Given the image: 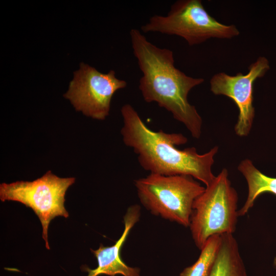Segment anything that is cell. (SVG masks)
I'll use <instances>...</instances> for the list:
<instances>
[{
	"instance_id": "6da1fadb",
	"label": "cell",
	"mask_w": 276,
	"mask_h": 276,
	"mask_svg": "<svg viewBox=\"0 0 276 276\" xmlns=\"http://www.w3.org/2000/svg\"><path fill=\"white\" fill-rule=\"evenodd\" d=\"M130 37L133 55L143 74L139 88L144 100L155 102L171 112L194 138L199 139L202 119L188 97L190 90L204 80L189 76L177 68L172 51L153 44L140 30L131 29Z\"/></svg>"
},
{
	"instance_id": "7a4b0ae2",
	"label": "cell",
	"mask_w": 276,
	"mask_h": 276,
	"mask_svg": "<svg viewBox=\"0 0 276 276\" xmlns=\"http://www.w3.org/2000/svg\"><path fill=\"white\" fill-rule=\"evenodd\" d=\"M121 112L123 142L137 155L139 163L144 170L165 176H191L203 183L205 187L214 180L216 176L212 167L218 151L217 146L202 154L198 153L194 147L179 149L176 146L188 141L182 134L152 131L130 104L123 105Z\"/></svg>"
},
{
	"instance_id": "3957f363",
	"label": "cell",
	"mask_w": 276,
	"mask_h": 276,
	"mask_svg": "<svg viewBox=\"0 0 276 276\" xmlns=\"http://www.w3.org/2000/svg\"><path fill=\"white\" fill-rule=\"evenodd\" d=\"M238 201L237 192L224 168L193 204L189 226L200 250L213 236L233 234L239 217Z\"/></svg>"
},
{
	"instance_id": "277c9868",
	"label": "cell",
	"mask_w": 276,
	"mask_h": 276,
	"mask_svg": "<svg viewBox=\"0 0 276 276\" xmlns=\"http://www.w3.org/2000/svg\"><path fill=\"white\" fill-rule=\"evenodd\" d=\"M138 197L152 214L189 226L193 204L205 190L191 176L150 173L135 180Z\"/></svg>"
},
{
	"instance_id": "5b68a950",
	"label": "cell",
	"mask_w": 276,
	"mask_h": 276,
	"mask_svg": "<svg viewBox=\"0 0 276 276\" xmlns=\"http://www.w3.org/2000/svg\"><path fill=\"white\" fill-rule=\"evenodd\" d=\"M141 30L180 36L191 46L211 38L231 39L240 34L236 26L223 24L211 16L200 0H178L166 15H153Z\"/></svg>"
},
{
	"instance_id": "8992f818",
	"label": "cell",
	"mask_w": 276,
	"mask_h": 276,
	"mask_svg": "<svg viewBox=\"0 0 276 276\" xmlns=\"http://www.w3.org/2000/svg\"><path fill=\"white\" fill-rule=\"evenodd\" d=\"M75 181L74 177L60 178L49 171L32 181L1 183L0 199L3 202H20L33 210L41 223L45 247L50 249L48 237L50 222L57 216L68 217L64 206L65 194Z\"/></svg>"
},
{
	"instance_id": "52a82bcc",
	"label": "cell",
	"mask_w": 276,
	"mask_h": 276,
	"mask_svg": "<svg viewBox=\"0 0 276 276\" xmlns=\"http://www.w3.org/2000/svg\"><path fill=\"white\" fill-rule=\"evenodd\" d=\"M127 85L125 80L116 77L113 70L104 74L81 63L79 70L74 73V78L64 97L71 101L76 110L86 116L103 120L109 115L114 93Z\"/></svg>"
},
{
	"instance_id": "ba28073f",
	"label": "cell",
	"mask_w": 276,
	"mask_h": 276,
	"mask_svg": "<svg viewBox=\"0 0 276 276\" xmlns=\"http://www.w3.org/2000/svg\"><path fill=\"white\" fill-rule=\"evenodd\" d=\"M270 68L268 60L260 56L248 67L246 74L238 73L231 76L221 72L214 75L210 80V89L216 95H224L235 103L239 115L235 131L239 136H247L250 132L255 117L253 106L254 84Z\"/></svg>"
},
{
	"instance_id": "9c48e42d",
	"label": "cell",
	"mask_w": 276,
	"mask_h": 276,
	"mask_svg": "<svg viewBox=\"0 0 276 276\" xmlns=\"http://www.w3.org/2000/svg\"><path fill=\"white\" fill-rule=\"evenodd\" d=\"M140 217V206L137 204L130 206L124 216L123 232L115 244L107 247L101 244L97 249H90L97 260L98 266L94 269L84 267V270L88 273L87 276H98L101 274L140 276L139 269L127 265L120 256L122 247L131 229L139 220Z\"/></svg>"
},
{
	"instance_id": "30bf717a",
	"label": "cell",
	"mask_w": 276,
	"mask_h": 276,
	"mask_svg": "<svg viewBox=\"0 0 276 276\" xmlns=\"http://www.w3.org/2000/svg\"><path fill=\"white\" fill-rule=\"evenodd\" d=\"M221 238L210 276H247L238 242L233 234H223Z\"/></svg>"
},
{
	"instance_id": "8fae6325",
	"label": "cell",
	"mask_w": 276,
	"mask_h": 276,
	"mask_svg": "<svg viewBox=\"0 0 276 276\" xmlns=\"http://www.w3.org/2000/svg\"><path fill=\"white\" fill-rule=\"evenodd\" d=\"M238 169L245 178L248 187L246 201L241 209L238 211L239 217L247 213L253 206L256 198L261 194L269 192L276 196V177L265 175L247 158L240 163Z\"/></svg>"
},
{
	"instance_id": "7c38bea8",
	"label": "cell",
	"mask_w": 276,
	"mask_h": 276,
	"mask_svg": "<svg viewBox=\"0 0 276 276\" xmlns=\"http://www.w3.org/2000/svg\"><path fill=\"white\" fill-rule=\"evenodd\" d=\"M221 235L211 237L201 248L197 261L179 276H210L221 243Z\"/></svg>"
},
{
	"instance_id": "4fadbf2b",
	"label": "cell",
	"mask_w": 276,
	"mask_h": 276,
	"mask_svg": "<svg viewBox=\"0 0 276 276\" xmlns=\"http://www.w3.org/2000/svg\"><path fill=\"white\" fill-rule=\"evenodd\" d=\"M273 265L276 268V257L274 258V261H273Z\"/></svg>"
}]
</instances>
